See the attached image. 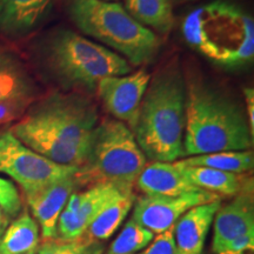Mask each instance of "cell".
<instances>
[{
  "label": "cell",
  "mask_w": 254,
  "mask_h": 254,
  "mask_svg": "<svg viewBox=\"0 0 254 254\" xmlns=\"http://www.w3.org/2000/svg\"><path fill=\"white\" fill-rule=\"evenodd\" d=\"M187 88L176 69L163 71L148 84L133 134L146 159L174 163L185 158Z\"/></svg>",
  "instance_id": "6da1fadb"
},
{
  "label": "cell",
  "mask_w": 254,
  "mask_h": 254,
  "mask_svg": "<svg viewBox=\"0 0 254 254\" xmlns=\"http://www.w3.org/2000/svg\"><path fill=\"white\" fill-rule=\"evenodd\" d=\"M253 133L239 105L205 85L187 88L185 157L217 152L249 151Z\"/></svg>",
  "instance_id": "7a4b0ae2"
},
{
  "label": "cell",
  "mask_w": 254,
  "mask_h": 254,
  "mask_svg": "<svg viewBox=\"0 0 254 254\" xmlns=\"http://www.w3.org/2000/svg\"><path fill=\"white\" fill-rule=\"evenodd\" d=\"M182 30L190 46L218 65L240 67L253 60V18L237 5L213 1L193 9Z\"/></svg>",
  "instance_id": "3957f363"
},
{
  "label": "cell",
  "mask_w": 254,
  "mask_h": 254,
  "mask_svg": "<svg viewBox=\"0 0 254 254\" xmlns=\"http://www.w3.org/2000/svg\"><path fill=\"white\" fill-rule=\"evenodd\" d=\"M69 15L82 33L120 53L135 66L150 63L160 47L154 32L138 23L118 2L73 0Z\"/></svg>",
  "instance_id": "277c9868"
},
{
  "label": "cell",
  "mask_w": 254,
  "mask_h": 254,
  "mask_svg": "<svg viewBox=\"0 0 254 254\" xmlns=\"http://www.w3.org/2000/svg\"><path fill=\"white\" fill-rule=\"evenodd\" d=\"M146 164L132 129L117 119H105L95 127L86 161L74 178L78 186L110 184L133 190Z\"/></svg>",
  "instance_id": "5b68a950"
},
{
  "label": "cell",
  "mask_w": 254,
  "mask_h": 254,
  "mask_svg": "<svg viewBox=\"0 0 254 254\" xmlns=\"http://www.w3.org/2000/svg\"><path fill=\"white\" fill-rule=\"evenodd\" d=\"M46 62L64 84L88 90L101 79L126 75L132 66L120 55L73 31L62 30L46 46Z\"/></svg>",
  "instance_id": "8992f818"
},
{
  "label": "cell",
  "mask_w": 254,
  "mask_h": 254,
  "mask_svg": "<svg viewBox=\"0 0 254 254\" xmlns=\"http://www.w3.org/2000/svg\"><path fill=\"white\" fill-rule=\"evenodd\" d=\"M21 118L68 144L90 151L99 116L95 105L87 98L55 93L31 105Z\"/></svg>",
  "instance_id": "52a82bcc"
},
{
  "label": "cell",
  "mask_w": 254,
  "mask_h": 254,
  "mask_svg": "<svg viewBox=\"0 0 254 254\" xmlns=\"http://www.w3.org/2000/svg\"><path fill=\"white\" fill-rule=\"evenodd\" d=\"M78 168L53 163L24 145L11 129H0V173L13 179L24 193L74 176Z\"/></svg>",
  "instance_id": "ba28073f"
},
{
  "label": "cell",
  "mask_w": 254,
  "mask_h": 254,
  "mask_svg": "<svg viewBox=\"0 0 254 254\" xmlns=\"http://www.w3.org/2000/svg\"><path fill=\"white\" fill-rule=\"evenodd\" d=\"M215 200L220 196L202 190L178 196L144 195L135 199L131 219L158 236L171 230L189 209Z\"/></svg>",
  "instance_id": "9c48e42d"
},
{
  "label": "cell",
  "mask_w": 254,
  "mask_h": 254,
  "mask_svg": "<svg viewBox=\"0 0 254 254\" xmlns=\"http://www.w3.org/2000/svg\"><path fill=\"white\" fill-rule=\"evenodd\" d=\"M127 190H123L110 184H98L86 190L73 193L57 222L56 239L75 240L81 238L97 215Z\"/></svg>",
  "instance_id": "30bf717a"
},
{
  "label": "cell",
  "mask_w": 254,
  "mask_h": 254,
  "mask_svg": "<svg viewBox=\"0 0 254 254\" xmlns=\"http://www.w3.org/2000/svg\"><path fill=\"white\" fill-rule=\"evenodd\" d=\"M150 81L151 75L145 69H140L120 77L104 78L97 85L105 109L117 120L128 126L132 132Z\"/></svg>",
  "instance_id": "8fae6325"
},
{
  "label": "cell",
  "mask_w": 254,
  "mask_h": 254,
  "mask_svg": "<svg viewBox=\"0 0 254 254\" xmlns=\"http://www.w3.org/2000/svg\"><path fill=\"white\" fill-rule=\"evenodd\" d=\"M77 187V180L72 176L24 193L34 220L39 225L43 240L56 238L57 222Z\"/></svg>",
  "instance_id": "7c38bea8"
},
{
  "label": "cell",
  "mask_w": 254,
  "mask_h": 254,
  "mask_svg": "<svg viewBox=\"0 0 254 254\" xmlns=\"http://www.w3.org/2000/svg\"><path fill=\"white\" fill-rule=\"evenodd\" d=\"M254 230L252 186L234 195L230 202L220 206L213 219L212 250L222 254L228 244L245 232Z\"/></svg>",
  "instance_id": "4fadbf2b"
},
{
  "label": "cell",
  "mask_w": 254,
  "mask_h": 254,
  "mask_svg": "<svg viewBox=\"0 0 254 254\" xmlns=\"http://www.w3.org/2000/svg\"><path fill=\"white\" fill-rule=\"evenodd\" d=\"M11 132L31 150L56 164L80 167L87 159V150L68 144L23 118L11 127Z\"/></svg>",
  "instance_id": "5bb4252c"
},
{
  "label": "cell",
  "mask_w": 254,
  "mask_h": 254,
  "mask_svg": "<svg viewBox=\"0 0 254 254\" xmlns=\"http://www.w3.org/2000/svg\"><path fill=\"white\" fill-rule=\"evenodd\" d=\"M221 200L189 209L173 226L174 254H201Z\"/></svg>",
  "instance_id": "9a60e30c"
},
{
  "label": "cell",
  "mask_w": 254,
  "mask_h": 254,
  "mask_svg": "<svg viewBox=\"0 0 254 254\" xmlns=\"http://www.w3.org/2000/svg\"><path fill=\"white\" fill-rule=\"evenodd\" d=\"M52 4L53 0H0V33L25 36L44 20Z\"/></svg>",
  "instance_id": "2e32d148"
},
{
  "label": "cell",
  "mask_w": 254,
  "mask_h": 254,
  "mask_svg": "<svg viewBox=\"0 0 254 254\" xmlns=\"http://www.w3.org/2000/svg\"><path fill=\"white\" fill-rule=\"evenodd\" d=\"M135 185L145 195L178 196L200 190L186 179L176 164L161 161L146 164Z\"/></svg>",
  "instance_id": "e0dca14e"
},
{
  "label": "cell",
  "mask_w": 254,
  "mask_h": 254,
  "mask_svg": "<svg viewBox=\"0 0 254 254\" xmlns=\"http://www.w3.org/2000/svg\"><path fill=\"white\" fill-rule=\"evenodd\" d=\"M36 84L13 53L0 51V103L33 100Z\"/></svg>",
  "instance_id": "ac0fdd59"
},
{
  "label": "cell",
  "mask_w": 254,
  "mask_h": 254,
  "mask_svg": "<svg viewBox=\"0 0 254 254\" xmlns=\"http://www.w3.org/2000/svg\"><path fill=\"white\" fill-rule=\"evenodd\" d=\"M177 166L180 167L184 176L193 186L199 190L214 193L219 196H234L252 186V183L250 184L244 174L224 172L207 167L179 166V165Z\"/></svg>",
  "instance_id": "d6986e66"
},
{
  "label": "cell",
  "mask_w": 254,
  "mask_h": 254,
  "mask_svg": "<svg viewBox=\"0 0 254 254\" xmlns=\"http://www.w3.org/2000/svg\"><path fill=\"white\" fill-rule=\"evenodd\" d=\"M39 245V225L26 211L8 224L0 237V250L2 254L36 253Z\"/></svg>",
  "instance_id": "ffe728a7"
},
{
  "label": "cell",
  "mask_w": 254,
  "mask_h": 254,
  "mask_svg": "<svg viewBox=\"0 0 254 254\" xmlns=\"http://www.w3.org/2000/svg\"><path fill=\"white\" fill-rule=\"evenodd\" d=\"M135 199L133 190L124 192L97 215L82 237L94 241L109 239L118 231L134 205Z\"/></svg>",
  "instance_id": "44dd1931"
},
{
  "label": "cell",
  "mask_w": 254,
  "mask_h": 254,
  "mask_svg": "<svg viewBox=\"0 0 254 254\" xmlns=\"http://www.w3.org/2000/svg\"><path fill=\"white\" fill-rule=\"evenodd\" d=\"M179 166H196L214 168L224 172L245 174L253 170L254 158L252 151L217 152L202 155L187 157L174 161Z\"/></svg>",
  "instance_id": "7402d4cb"
},
{
  "label": "cell",
  "mask_w": 254,
  "mask_h": 254,
  "mask_svg": "<svg viewBox=\"0 0 254 254\" xmlns=\"http://www.w3.org/2000/svg\"><path fill=\"white\" fill-rule=\"evenodd\" d=\"M127 12L141 25L167 33L173 25L172 0H126Z\"/></svg>",
  "instance_id": "603a6c76"
},
{
  "label": "cell",
  "mask_w": 254,
  "mask_h": 254,
  "mask_svg": "<svg viewBox=\"0 0 254 254\" xmlns=\"http://www.w3.org/2000/svg\"><path fill=\"white\" fill-rule=\"evenodd\" d=\"M154 237L152 232L129 219L111 244L106 254H136L150 245Z\"/></svg>",
  "instance_id": "cb8c5ba5"
},
{
  "label": "cell",
  "mask_w": 254,
  "mask_h": 254,
  "mask_svg": "<svg viewBox=\"0 0 254 254\" xmlns=\"http://www.w3.org/2000/svg\"><path fill=\"white\" fill-rule=\"evenodd\" d=\"M101 241H94L81 237L75 240H44L37 250V254H103Z\"/></svg>",
  "instance_id": "d4e9b609"
},
{
  "label": "cell",
  "mask_w": 254,
  "mask_h": 254,
  "mask_svg": "<svg viewBox=\"0 0 254 254\" xmlns=\"http://www.w3.org/2000/svg\"><path fill=\"white\" fill-rule=\"evenodd\" d=\"M0 206L9 218L17 217L23 208L20 194L14 184L0 177Z\"/></svg>",
  "instance_id": "484cf974"
},
{
  "label": "cell",
  "mask_w": 254,
  "mask_h": 254,
  "mask_svg": "<svg viewBox=\"0 0 254 254\" xmlns=\"http://www.w3.org/2000/svg\"><path fill=\"white\" fill-rule=\"evenodd\" d=\"M33 100H13L0 103V128L20 119Z\"/></svg>",
  "instance_id": "4316f807"
},
{
  "label": "cell",
  "mask_w": 254,
  "mask_h": 254,
  "mask_svg": "<svg viewBox=\"0 0 254 254\" xmlns=\"http://www.w3.org/2000/svg\"><path fill=\"white\" fill-rule=\"evenodd\" d=\"M136 254H174L173 227L155 236L150 245Z\"/></svg>",
  "instance_id": "83f0119b"
},
{
  "label": "cell",
  "mask_w": 254,
  "mask_h": 254,
  "mask_svg": "<svg viewBox=\"0 0 254 254\" xmlns=\"http://www.w3.org/2000/svg\"><path fill=\"white\" fill-rule=\"evenodd\" d=\"M254 249V230L245 232L228 244L224 253H246ZM222 253V254H224Z\"/></svg>",
  "instance_id": "f1b7e54d"
},
{
  "label": "cell",
  "mask_w": 254,
  "mask_h": 254,
  "mask_svg": "<svg viewBox=\"0 0 254 254\" xmlns=\"http://www.w3.org/2000/svg\"><path fill=\"white\" fill-rule=\"evenodd\" d=\"M244 95H245L246 103V111H247V122H249L251 132L254 131V91L253 88L246 87L244 90Z\"/></svg>",
  "instance_id": "f546056e"
},
{
  "label": "cell",
  "mask_w": 254,
  "mask_h": 254,
  "mask_svg": "<svg viewBox=\"0 0 254 254\" xmlns=\"http://www.w3.org/2000/svg\"><path fill=\"white\" fill-rule=\"evenodd\" d=\"M8 222H9V217L6 214V212L4 209L1 208L0 206V234L5 231V228L8 226Z\"/></svg>",
  "instance_id": "4dcf8cb0"
},
{
  "label": "cell",
  "mask_w": 254,
  "mask_h": 254,
  "mask_svg": "<svg viewBox=\"0 0 254 254\" xmlns=\"http://www.w3.org/2000/svg\"><path fill=\"white\" fill-rule=\"evenodd\" d=\"M103 1H111V2H116V1H118V0H103Z\"/></svg>",
  "instance_id": "1f68e13d"
},
{
  "label": "cell",
  "mask_w": 254,
  "mask_h": 254,
  "mask_svg": "<svg viewBox=\"0 0 254 254\" xmlns=\"http://www.w3.org/2000/svg\"><path fill=\"white\" fill-rule=\"evenodd\" d=\"M224 254H246V253H224Z\"/></svg>",
  "instance_id": "d6a6232c"
},
{
  "label": "cell",
  "mask_w": 254,
  "mask_h": 254,
  "mask_svg": "<svg viewBox=\"0 0 254 254\" xmlns=\"http://www.w3.org/2000/svg\"><path fill=\"white\" fill-rule=\"evenodd\" d=\"M0 237H1V234H0ZM0 254H2V253H1V250H0Z\"/></svg>",
  "instance_id": "836d02e7"
},
{
  "label": "cell",
  "mask_w": 254,
  "mask_h": 254,
  "mask_svg": "<svg viewBox=\"0 0 254 254\" xmlns=\"http://www.w3.org/2000/svg\"><path fill=\"white\" fill-rule=\"evenodd\" d=\"M27 254H37V253H27Z\"/></svg>",
  "instance_id": "e575fe53"
}]
</instances>
